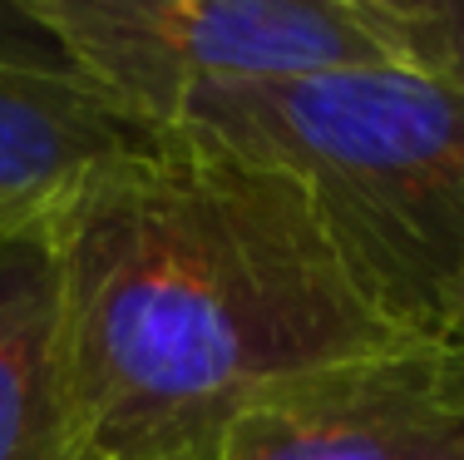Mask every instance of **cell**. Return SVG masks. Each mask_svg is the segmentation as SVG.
I'll return each mask as SVG.
<instances>
[{"instance_id":"obj_3","label":"cell","mask_w":464,"mask_h":460,"mask_svg":"<svg viewBox=\"0 0 464 460\" xmlns=\"http://www.w3.org/2000/svg\"><path fill=\"white\" fill-rule=\"evenodd\" d=\"M20 15L153 129L208 90L395 64L366 0H25Z\"/></svg>"},{"instance_id":"obj_5","label":"cell","mask_w":464,"mask_h":460,"mask_svg":"<svg viewBox=\"0 0 464 460\" xmlns=\"http://www.w3.org/2000/svg\"><path fill=\"white\" fill-rule=\"evenodd\" d=\"M163 134L74 64L0 50V238L54 233L99 173L159 149Z\"/></svg>"},{"instance_id":"obj_7","label":"cell","mask_w":464,"mask_h":460,"mask_svg":"<svg viewBox=\"0 0 464 460\" xmlns=\"http://www.w3.org/2000/svg\"><path fill=\"white\" fill-rule=\"evenodd\" d=\"M395 64L464 94V0H366Z\"/></svg>"},{"instance_id":"obj_8","label":"cell","mask_w":464,"mask_h":460,"mask_svg":"<svg viewBox=\"0 0 464 460\" xmlns=\"http://www.w3.org/2000/svg\"><path fill=\"white\" fill-rule=\"evenodd\" d=\"M450 332H464V268L455 278V292H450Z\"/></svg>"},{"instance_id":"obj_4","label":"cell","mask_w":464,"mask_h":460,"mask_svg":"<svg viewBox=\"0 0 464 460\" xmlns=\"http://www.w3.org/2000/svg\"><path fill=\"white\" fill-rule=\"evenodd\" d=\"M218 460H464V332L286 381L237 416Z\"/></svg>"},{"instance_id":"obj_2","label":"cell","mask_w":464,"mask_h":460,"mask_svg":"<svg viewBox=\"0 0 464 460\" xmlns=\"http://www.w3.org/2000/svg\"><path fill=\"white\" fill-rule=\"evenodd\" d=\"M169 129L292 179L385 317L450 332L464 268V94L411 64H361L193 94Z\"/></svg>"},{"instance_id":"obj_1","label":"cell","mask_w":464,"mask_h":460,"mask_svg":"<svg viewBox=\"0 0 464 460\" xmlns=\"http://www.w3.org/2000/svg\"><path fill=\"white\" fill-rule=\"evenodd\" d=\"M54 268L80 460H218L267 391L420 337L292 179L173 129L70 203Z\"/></svg>"},{"instance_id":"obj_6","label":"cell","mask_w":464,"mask_h":460,"mask_svg":"<svg viewBox=\"0 0 464 460\" xmlns=\"http://www.w3.org/2000/svg\"><path fill=\"white\" fill-rule=\"evenodd\" d=\"M0 460H80L60 357L54 233L0 238Z\"/></svg>"}]
</instances>
